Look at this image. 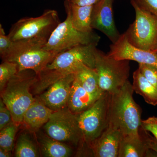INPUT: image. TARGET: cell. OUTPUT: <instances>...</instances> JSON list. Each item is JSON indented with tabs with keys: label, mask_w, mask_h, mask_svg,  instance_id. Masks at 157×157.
I'll list each match as a JSON object with an SVG mask.
<instances>
[{
	"label": "cell",
	"mask_w": 157,
	"mask_h": 157,
	"mask_svg": "<svg viewBox=\"0 0 157 157\" xmlns=\"http://www.w3.org/2000/svg\"><path fill=\"white\" fill-rule=\"evenodd\" d=\"M134 92L128 80L120 90L110 94L108 126L119 130L123 136H140L141 109L133 99Z\"/></svg>",
	"instance_id": "1"
},
{
	"label": "cell",
	"mask_w": 157,
	"mask_h": 157,
	"mask_svg": "<svg viewBox=\"0 0 157 157\" xmlns=\"http://www.w3.org/2000/svg\"><path fill=\"white\" fill-rule=\"evenodd\" d=\"M47 41L33 39L13 42L11 48L1 58L3 61L17 64L18 72L32 70L39 74L59 54L45 48Z\"/></svg>",
	"instance_id": "2"
},
{
	"label": "cell",
	"mask_w": 157,
	"mask_h": 157,
	"mask_svg": "<svg viewBox=\"0 0 157 157\" xmlns=\"http://www.w3.org/2000/svg\"><path fill=\"white\" fill-rule=\"evenodd\" d=\"M37 79V74L32 70L17 72L1 92V98L11 111L13 122L19 126L25 113L35 101L30 92Z\"/></svg>",
	"instance_id": "3"
},
{
	"label": "cell",
	"mask_w": 157,
	"mask_h": 157,
	"mask_svg": "<svg viewBox=\"0 0 157 157\" xmlns=\"http://www.w3.org/2000/svg\"><path fill=\"white\" fill-rule=\"evenodd\" d=\"M95 70L100 88L104 92L113 94L128 80L130 61L117 60L96 48Z\"/></svg>",
	"instance_id": "4"
},
{
	"label": "cell",
	"mask_w": 157,
	"mask_h": 157,
	"mask_svg": "<svg viewBox=\"0 0 157 157\" xmlns=\"http://www.w3.org/2000/svg\"><path fill=\"white\" fill-rule=\"evenodd\" d=\"M60 23L57 11L46 10L39 17L19 20L12 25L8 36L12 42L33 39L48 40Z\"/></svg>",
	"instance_id": "5"
},
{
	"label": "cell",
	"mask_w": 157,
	"mask_h": 157,
	"mask_svg": "<svg viewBox=\"0 0 157 157\" xmlns=\"http://www.w3.org/2000/svg\"><path fill=\"white\" fill-rule=\"evenodd\" d=\"M109 98L110 94L103 93L88 109L77 114L85 143L90 148L108 127Z\"/></svg>",
	"instance_id": "6"
},
{
	"label": "cell",
	"mask_w": 157,
	"mask_h": 157,
	"mask_svg": "<svg viewBox=\"0 0 157 157\" xmlns=\"http://www.w3.org/2000/svg\"><path fill=\"white\" fill-rule=\"evenodd\" d=\"M135 18L124 34L128 41L135 47L144 50L157 52V17L142 10L132 1Z\"/></svg>",
	"instance_id": "7"
},
{
	"label": "cell",
	"mask_w": 157,
	"mask_h": 157,
	"mask_svg": "<svg viewBox=\"0 0 157 157\" xmlns=\"http://www.w3.org/2000/svg\"><path fill=\"white\" fill-rule=\"evenodd\" d=\"M55 29L49 37L45 48L58 54L75 46L81 45L97 44L101 37L93 31L83 33L76 29L72 24L70 14Z\"/></svg>",
	"instance_id": "8"
},
{
	"label": "cell",
	"mask_w": 157,
	"mask_h": 157,
	"mask_svg": "<svg viewBox=\"0 0 157 157\" xmlns=\"http://www.w3.org/2000/svg\"><path fill=\"white\" fill-rule=\"evenodd\" d=\"M45 134L61 142H67L76 146L85 143L77 114L68 107L54 111L44 125Z\"/></svg>",
	"instance_id": "9"
},
{
	"label": "cell",
	"mask_w": 157,
	"mask_h": 157,
	"mask_svg": "<svg viewBox=\"0 0 157 157\" xmlns=\"http://www.w3.org/2000/svg\"><path fill=\"white\" fill-rule=\"evenodd\" d=\"M97 44L81 45L65 50L58 55L45 68L49 70H73L76 73L85 65L95 69V51Z\"/></svg>",
	"instance_id": "10"
},
{
	"label": "cell",
	"mask_w": 157,
	"mask_h": 157,
	"mask_svg": "<svg viewBox=\"0 0 157 157\" xmlns=\"http://www.w3.org/2000/svg\"><path fill=\"white\" fill-rule=\"evenodd\" d=\"M108 56L117 60L135 61L138 64L151 65L157 68V52L135 47L129 42L124 33L110 45Z\"/></svg>",
	"instance_id": "11"
},
{
	"label": "cell",
	"mask_w": 157,
	"mask_h": 157,
	"mask_svg": "<svg viewBox=\"0 0 157 157\" xmlns=\"http://www.w3.org/2000/svg\"><path fill=\"white\" fill-rule=\"evenodd\" d=\"M114 0H100L93 6L91 25L104 34L112 43L116 42L121 34L116 26L113 15Z\"/></svg>",
	"instance_id": "12"
},
{
	"label": "cell",
	"mask_w": 157,
	"mask_h": 157,
	"mask_svg": "<svg viewBox=\"0 0 157 157\" xmlns=\"http://www.w3.org/2000/svg\"><path fill=\"white\" fill-rule=\"evenodd\" d=\"M75 78L76 73H71L60 78L38 98L53 111L67 107L71 88Z\"/></svg>",
	"instance_id": "13"
},
{
	"label": "cell",
	"mask_w": 157,
	"mask_h": 157,
	"mask_svg": "<svg viewBox=\"0 0 157 157\" xmlns=\"http://www.w3.org/2000/svg\"><path fill=\"white\" fill-rule=\"evenodd\" d=\"M123 137L119 130L108 126L91 147L94 156L118 157Z\"/></svg>",
	"instance_id": "14"
},
{
	"label": "cell",
	"mask_w": 157,
	"mask_h": 157,
	"mask_svg": "<svg viewBox=\"0 0 157 157\" xmlns=\"http://www.w3.org/2000/svg\"><path fill=\"white\" fill-rule=\"evenodd\" d=\"M53 112L38 97L35 98L33 103L25 113L21 124L30 133H37L48 121Z\"/></svg>",
	"instance_id": "15"
},
{
	"label": "cell",
	"mask_w": 157,
	"mask_h": 157,
	"mask_svg": "<svg viewBox=\"0 0 157 157\" xmlns=\"http://www.w3.org/2000/svg\"><path fill=\"white\" fill-rule=\"evenodd\" d=\"M139 134V137H123L118 157H157V153L149 148L140 127Z\"/></svg>",
	"instance_id": "16"
},
{
	"label": "cell",
	"mask_w": 157,
	"mask_h": 157,
	"mask_svg": "<svg viewBox=\"0 0 157 157\" xmlns=\"http://www.w3.org/2000/svg\"><path fill=\"white\" fill-rule=\"evenodd\" d=\"M102 95L88 92L75 78L71 88L67 107L73 113L78 114L88 109Z\"/></svg>",
	"instance_id": "17"
},
{
	"label": "cell",
	"mask_w": 157,
	"mask_h": 157,
	"mask_svg": "<svg viewBox=\"0 0 157 157\" xmlns=\"http://www.w3.org/2000/svg\"><path fill=\"white\" fill-rule=\"evenodd\" d=\"M66 12L70 14L73 26L77 30L83 33H91L92 12L94 6H78L65 0Z\"/></svg>",
	"instance_id": "18"
},
{
	"label": "cell",
	"mask_w": 157,
	"mask_h": 157,
	"mask_svg": "<svg viewBox=\"0 0 157 157\" xmlns=\"http://www.w3.org/2000/svg\"><path fill=\"white\" fill-rule=\"evenodd\" d=\"M38 141L41 153L45 157H69L73 154L70 146L48 135L39 133Z\"/></svg>",
	"instance_id": "19"
},
{
	"label": "cell",
	"mask_w": 157,
	"mask_h": 157,
	"mask_svg": "<svg viewBox=\"0 0 157 157\" xmlns=\"http://www.w3.org/2000/svg\"><path fill=\"white\" fill-rule=\"evenodd\" d=\"M133 90L142 96L147 104L157 105V89L146 79L137 69L133 73Z\"/></svg>",
	"instance_id": "20"
},
{
	"label": "cell",
	"mask_w": 157,
	"mask_h": 157,
	"mask_svg": "<svg viewBox=\"0 0 157 157\" xmlns=\"http://www.w3.org/2000/svg\"><path fill=\"white\" fill-rule=\"evenodd\" d=\"M76 78L88 92L93 94H102L104 93L99 86V78L95 69L82 65L76 73Z\"/></svg>",
	"instance_id": "21"
},
{
	"label": "cell",
	"mask_w": 157,
	"mask_h": 157,
	"mask_svg": "<svg viewBox=\"0 0 157 157\" xmlns=\"http://www.w3.org/2000/svg\"><path fill=\"white\" fill-rule=\"evenodd\" d=\"M16 157H36L39 152L36 143L28 133L20 134L17 139L14 151Z\"/></svg>",
	"instance_id": "22"
},
{
	"label": "cell",
	"mask_w": 157,
	"mask_h": 157,
	"mask_svg": "<svg viewBox=\"0 0 157 157\" xmlns=\"http://www.w3.org/2000/svg\"><path fill=\"white\" fill-rule=\"evenodd\" d=\"M18 126L12 122L0 130V148L12 151Z\"/></svg>",
	"instance_id": "23"
},
{
	"label": "cell",
	"mask_w": 157,
	"mask_h": 157,
	"mask_svg": "<svg viewBox=\"0 0 157 157\" xmlns=\"http://www.w3.org/2000/svg\"><path fill=\"white\" fill-rule=\"evenodd\" d=\"M18 72L17 64L4 61L0 65V91L6 87L11 78Z\"/></svg>",
	"instance_id": "24"
},
{
	"label": "cell",
	"mask_w": 157,
	"mask_h": 157,
	"mask_svg": "<svg viewBox=\"0 0 157 157\" xmlns=\"http://www.w3.org/2000/svg\"><path fill=\"white\" fill-rule=\"evenodd\" d=\"M138 69L144 76L157 89V68L151 65L139 64Z\"/></svg>",
	"instance_id": "25"
},
{
	"label": "cell",
	"mask_w": 157,
	"mask_h": 157,
	"mask_svg": "<svg viewBox=\"0 0 157 157\" xmlns=\"http://www.w3.org/2000/svg\"><path fill=\"white\" fill-rule=\"evenodd\" d=\"M13 122L11 111L1 98L0 100V130Z\"/></svg>",
	"instance_id": "26"
},
{
	"label": "cell",
	"mask_w": 157,
	"mask_h": 157,
	"mask_svg": "<svg viewBox=\"0 0 157 157\" xmlns=\"http://www.w3.org/2000/svg\"><path fill=\"white\" fill-rule=\"evenodd\" d=\"M142 10L154 14L157 17V0H131Z\"/></svg>",
	"instance_id": "27"
},
{
	"label": "cell",
	"mask_w": 157,
	"mask_h": 157,
	"mask_svg": "<svg viewBox=\"0 0 157 157\" xmlns=\"http://www.w3.org/2000/svg\"><path fill=\"white\" fill-rule=\"evenodd\" d=\"M13 42L6 35L2 24H0V55L2 57L11 48Z\"/></svg>",
	"instance_id": "28"
},
{
	"label": "cell",
	"mask_w": 157,
	"mask_h": 157,
	"mask_svg": "<svg viewBox=\"0 0 157 157\" xmlns=\"http://www.w3.org/2000/svg\"><path fill=\"white\" fill-rule=\"evenodd\" d=\"M140 127L144 131L151 132L157 140V117H152L141 120Z\"/></svg>",
	"instance_id": "29"
},
{
	"label": "cell",
	"mask_w": 157,
	"mask_h": 157,
	"mask_svg": "<svg viewBox=\"0 0 157 157\" xmlns=\"http://www.w3.org/2000/svg\"><path fill=\"white\" fill-rule=\"evenodd\" d=\"M141 129L149 148L152 150L157 153V140L155 137H153L149 134H148L147 132L144 131L141 128Z\"/></svg>",
	"instance_id": "30"
},
{
	"label": "cell",
	"mask_w": 157,
	"mask_h": 157,
	"mask_svg": "<svg viewBox=\"0 0 157 157\" xmlns=\"http://www.w3.org/2000/svg\"><path fill=\"white\" fill-rule=\"evenodd\" d=\"M70 3L78 6H94L100 0H66Z\"/></svg>",
	"instance_id": "31"
},
{
	"label": "cell",
	"mask_w": 157,
	"mask_h": 157,
	"mask_svg": "<svg viewBox=\"0 0 157 157\" xmlns=\"http://www.w3.org/2000/svg\"><path fill=\"white\" fill-rule=\"evenodd\" d=\"M11 156V151H9L4 149L0 148V157H10Z\"/></svg>",
	"instance_id": "32"
},
{
	"label": "cell",
	"mask_w": 157,
	"mask_h": 157,
	"mask_svg": "<svg viewBox=\"0 0 157 157\" xmlns=\"http://www.w3.org/2000/svg\"></svg>",
	"instance_id": "33"
}]
</instances>
